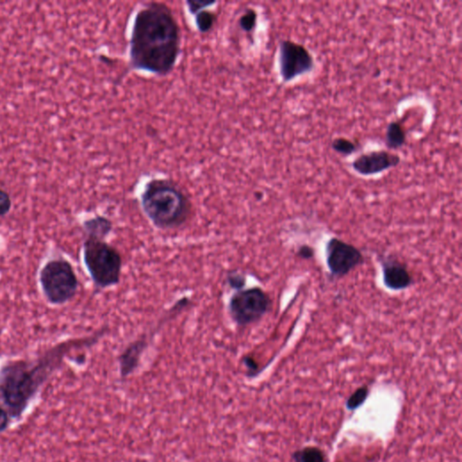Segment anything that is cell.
Wrapping results in <instances>:
<instances>
[{
    "label": "cell",
    "instance_id": "cell-8",
    "mask_svg": "<svg viewBox=\"0 0 462 462\" xmlns=\"http://www.w3.org/2000/svg\"><path fill=\"white\" fill-rule=\"evenodd\" d=\"M326 262L332 276L342 277L363 263L364 257L353 245L334 238L326 245Z\"/></svg>",
    "mask_w": 462,
    "mask_h": 462
},
{
    "label": "cell",
    "instance_id": "cell-9",
    "mask_svg": "<svg viewBox=\"0 0 462 462\" xmlns=\"http://www.w3.org/2000/svg\"><path fill=\"white\" fill-rule=\"evenodd\" d=\"M400 157L389 152L381 150L361 154L352 163L355 172L368 176L384 172L399 166Z\"/></svg>",
    "mask_w": 462,
    "mask_h": 462
},
{
    "label": "cell",
    "instance_id": "cell-22",
    "mask_svg": "<svg viewBox=\"0 0 462 462\" xmlns=\"http://www.w3.org/2000/svg\"><path fill=\"white\" fill-rule=\"evenodd\" d=\"M215 2H203V1H188L186 2V4L188 5L190 12L192 14L195 15L197 12L201 11V9L205 8L206 6H209L214 4Z\"/></svg>",
    "mask_w": 462,
    "mask_h": 462
},
{
    "label": "cell",
    "instance_id": "cell-23",
    "mask_svg": "<svg viewBox=\"0 0 462 462\" xmlns=\"http://www.w3.org/2000/svg\"><path fill=\"white\" fill-rule=\"evenodd\" d=\"M313 254H315V251H313L312 248L307 247V245H303V247L299 250V256L303 258H306V260L312 257Z\"/></svg>",
    "mask_w": 462,
    "mask_h": 462
},
{
    "label": "cell",
    "instance_id": "cell-6",
    "mask_svg": "<svg viewBox=\"0 0 462 462\" xmlns=\"http://www.w3.org/2000/svg\"><path fill=\"white\" fill-rule=\"evenodd\" d=\"M272 300L266 291L258 286L236 291L229 297V318L240 327L260 322L270 311Z\"/></svg>",
    "mask_w": 462,
    "mask_h": 462
},
{
    "label": "cell",
    "instance_id": "cell-19",
    "mask_svg": "<svg viewBox=\"0 0 462 462\" xmlns=\"http://www.w3.org/2000/svg\"><path fill=\"white\" fill-rule=\"evenodd\" d=\"M257 18L256 11H253V9H248L240 19V25L242 30L248 32V33L253 31L256 28Z\"/></svg>",
    "mask_w": 462,
    "mask_h": 462
},
{
    "label": "cell",
    "instance_id": "cell-24",
    "mask_svg": "<svg viewBox=\"0 0 462 462\" xmlns=\"http://www.w3.org/2000/svg\"><path fill=\"white\" fill-rule=\"evenodd\" d=\"M244 363L250 372L256 373V371L257 370V365L253 358L245 357L244 358Z\"/></svg>",
    "mask_w": 462,
    "mask_h": 462
},
{
    "label": "cell",
    "instance_id": "cell-11",
    "mask_svg": "<svg viewBox=\"0 0 462 462\" xmlns=\"http://www.w3.org/2000/svg\"><path fill=\"white\" fill-rule=\"evenodd\" d=\"M382 267L383 282L387 288L401 291L411 286L413 277L405 265L395 260H389L384 262Z\"/></svg>",
    "mask_w": 462,
    "mask_h": 462
},
{
    "label": "cell",
    "instance_id": "cell-4",
    "mask_svg": "<svg viewBox=\"0 0 462 462\" xmlns=\"http://www.w3.org/2000/svg\"><path fill=\"white\" fill-rule=\"evenodd\" d=\"M83 258L96 288L108 289L121 283L123 268L121 254L105 240L85 237Z\"/></svg>",
    "mask_w": 462,
    "mask_h": 462
},
{
    "label": "cell",
    "instance_id": "cell-20",
    "mask_svg": "<svg viewBox=\"0 0 462 462\" xmlns=\"http://www.w3.org/2000/svg\"><path fill=\"white\" fill-rule=\"evenodd\" d=\"M12 208L11 195L6 190L0 189V217L8 215Z\"/></svg>",
    "mask_w": 462,
    "mask_h": 462
},
{
    "label": "cell",
    "instance_id": "cell-2",
    "mask_svg": "<svg viewBox=\"0 0 462 462\" xmlns=\"http://www.w3.org/2000/svg\"><path fill=\"white\" fill-rule=\"evenodd\" d=\"M181 51L178 23L167 6L150 3L135 15L130 39L134 69L158 75L172 72Z\"/></svg>",
    "mask_w": 462,
    "mask_h": 462
},
{
    "label": "cell",
    "instance_id": "cell-14",
    "mask_svg": "<svg viewBox=\"0 0 462 462\" xmlns=\"http://www.w3.org/2000/svg\"><path fill=\"white\" fill-rule=\"evenodd\" d=\"M293 462H326L324 451L315 446H307L293 452Z\"/></svg>",
    "mask_w": 462,
    "mask_h": 462
},
{
    "label": "cell",
    "instance_id": "cell-21",
    "mask_svg": "<svg viewBox=\"0 0 462 462\" xmlns=\"http://www.w3.org/2000/svg\"><path fill=\"white\" fill-rule=\"evenodd\" d=\"M9 423H11V416L4 407L0 406V432H5L8 429Z\"/></svg>",
    "mask_w": 462,
    "mask_h": 462
},
{
    "label": "cell",
    "instance_id": "cell-15",
    "mask_svg": "<svg viewBox=\"0 0 462 462\" xmlns=\"http://www.w3.org/2000/svg\"><path fill=\"white\" fill-rule=\"evenodd\" d=\"M370 394V389H367V387L364 386L358 387V389L355 391L352 395L348 397L347 402H346V407L350 411H354L360 408V407L363 405Z\"/></svg>",
    "mask_w": 462,
    "mask_h": 462
},
{
    "label": "cell",
    "instance_id": "cell-16",
    "mask_svg": "<svg viewBox=\"0 0 462 462\" xmlns=\"http://www.w3.org/2000/svg\"><path fill=\"white\" fill-rule=\"evenodd\" d=\"M215 15L213 13L201 9L195 14V23L197 28L202 33H206L211 30L214 24Z\"/></svg>",
    "mask_w": 462,
    "mask_h": 462
},
{
    "label": "cell",
    "instance_id": "cell-3",
    "mask_svg": "<svg viewBox=\"0 0 462 462\" xmlns=\"http://www.w3.org/2000/svg\"><path fill=\"white\" fill-rule=\"evenodd\" d=\"M140 205L152 224L161 231L183 227L192 214L188 196L176 183L167 179H153L145 184Z\"/></svg>",
    "mask_w": 462,
    "mask_h": 462
},
{
    "label": "cell",
    "instance_id": "cell-1",
    "mask_svg": "<svg viewBox=\"0 0 462 462\" xmlns=\"http://www.w3.org/2000/svg\"><path fill=\"white\" fill-rule=\"evenodd\" d=\"M109 331L105 326L88 337L61 341L33 360H15L3 365L0 368V402L11 418H21L41 387L59 370L71 352L92 347Z\"/></svg>",
    "mask_w": 462,
    "mask_h": 462
},
{
    "label": "cell",
    "instance_id": "cell-13",
    "mask_svg": "<svg viewBox=\"0 0 462 462\" xmlns=\"http://www.w3.org/2000/svg\"><path fill=\"white\" fill-rule=\"evenodd\" d=\"M406 134L405 128L399 121H392L387 126L386 142L390 150H399L405 145Z\"/></svg>",
    "mask_w": 462,
    "mask_h": 462
},
{
    "label": "cell",
    "instance_id": "cell-10",
    "mask_svg": "<svg viewBox=\"0 0 462 462\" xmlns=\"http://www.w3.org/2000/svg\"><path fill=\"white\" fill-rule=\"evenodd\" d=\"M148 345L147 336L131 341L118 356L119 373L121 379L130 376L140 366L142 356Z\"/></svg>",
    "mask_w": 462,
    "mask_h": 462
},
{
    "label": "cell",
    "instance_id": "cell-7",
    "mask_svg": "<svg viewBox=\"0 0 462 462\" xmlns=\"http://www.w3.org/2000/svg\"><path fill=\"white\" fill-rule=\"evenodd\" d=\"M315 60L312 54L303 45L290 40L281 42L279 69L284 83L312 72Z\"/></svg>",
    "mask_w": 462,
    "mask_h": 462
},
{
    "label": "cell",
    "instance_id": "cell-17",
    "mask_svg": "<svg viewBox=\"0 0 462 462\" xmlns=\"http://www.w3.org/2000/svg\"><path fill=\"white\" fill-rule=\"evenodd\" d=\"M332 145L334 150L337 152V153L344 154V156H350V154H353L357 150L356 144L344 138H336L332 142Z\"/></svg>",
    "mask_w": 462,
    "mask_h": 462
},
{
    "label": "cell",
    "instance_id": "cell-18",
    "mask_svg": "<svg viewBox=\"0 0 462 462\" xmlns=\"http://www.w3.org/2000/svg\"><path fill=\"white\" fill-rule=\"evenodd\" d=\"M226 280H227L228 286L232 290H234V292L244 289L245 284H247L245 274L238 272V271H229Z\"/></svg>",
    "mask_w": 462,
    "mask_h": 462
},
{
    "label": "cell",
    "instance_id": "cell-5",
    "mask_svg": "<svg viewBox=\"0 0 462 462\" xmlns=\"http://www.w3.org/2000/svg\"><path fill=\"white\" fill-rule=\"evenodd\" d=\"M40 287L51 305H63L72 301L79 291L80 282L74 267L63 257L48 260L39 271Z\"/></svg>",
    "mask_w": 462,
    "mask_h": 462
},
{
    "label": "cell",
    "instance_id": "cell-12",
    "mask_svg": "<svg viewBox=\"0 0 462 462\" xmlns=\"http://www.w3.org/2000/svg\"><path fill=\"white\" fill-rule=\"evenodd\" d=\"M83 228L85 237H92L105 240L113 231V222L111 219L102 215L86 219L83 223Z\"/></svg>",
    "mask_w": 462,
    "mask_h": 462
}]
</instances>
